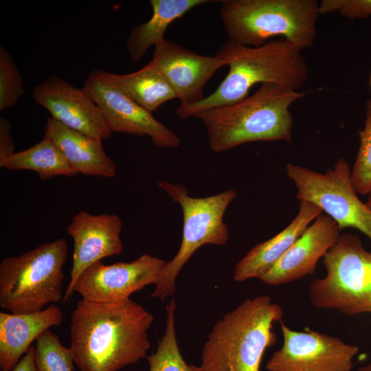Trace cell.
<instances>
[{"mask_svg": "<svg viewBox=\"0 0 371 371\" xmlns=\"http://www.w3.org/2000/svg\"><path fill=\"white\" fill-rule=\"evenodd\" d=\"M154 317L131 298L79 300L71 316V346L80 371H117L147 357Z\"/></svg>", "mask_w": 371, "mask_h": 371, "instance_id": "1", "label": "cell"}, {"mask_svg": "<svg viewBox=\"0 0 371 371\" xmlns=\"http://www.w3.org/2000/svg\"><path fill=\"white\" fill-rule=\"evenodd\" d=\"M215 55L229 67L217 89L203 100L176 109L178 117L187 120L204 111L234 104L247 97L258 83H273L300 90L308 76L302 50L284 38L267 41L259 47L227 40Z\"/></svg>", "mask_w": 371, "mask_h": 371, "instance_id": "2", "label": "cell"}, {"mask_svg": "<svg viewBox=\"0 0 371 371\" xmlns=\"http://www.w3.org/2000/svg\"><path fill=\"white\" fill-rule=\"evenodd\" d=\"M306 91L262 84L251 96L196 114L205 126L211 150L222 153L253 142H292L291 105Z\"/></svg>", "mask_w": 371, "mask_h": 371, "instance_id": "3", "label": "cell"}, {"mask_svg": "<svg viewBox=\"0 0 371 371\" xmlns=\"http://www.w3.org/2000/svg\"><path fill=\"white\" fill-rule=\"evenodd\" d=\"M283 313L269 295H260L225 314L207 337L202 371H260L265 352L277 341L273 324Z\"/></svg>", "mask_w": 371, "mask_h": 371, "instance_id": "4", "label": "cell"}, {"mask_svg": "<svg viewBox=\"0 0 371 371\" xmlns=\"http://www.w3.org/2000/svg\"><path fill=\"white\" fill-rule=\"evenodd\" d=\"M221 16L230 39L259 47L282 36L300 50L316 37L319 5L315 0H223Z\"/></svg>", "mask_w": 371, "mask_h": 371, "instance_id": "5", "label": "cell"}, {"mask_svg": "<svg viewBox=\"0 0 371 371\" xmlns=\"http://www.w3.org/2000/svg\"><path fill=\"white\" fill-rule=\"evenodd\" d=\"M68 254L64 238L40 245L0 263V306L13 314L41 311L63 297V267Z\"/></svg>", "mask_w": 371, "mask_h": 371, "instance_id": "6", "label": "cell"}, {"mask_svg": "<svg viewBox=\"0 0 371 371\" xmlns=\"http://www.w3.org/2000/svg\"><path fill=\"white\" fill-rule=\"evenodd\" d=\"M157 186L178 203L183 213V234L179 251L166 262L157 276L155 288L150 297L164 300L176 292L177 277L192 254L205 244L225 245L229 231L223 218L226 210L236 196L234 190L227 189L215 195L193 197L181 184L161 181Z\"/></svg>", "mask_w": 371, "mask_h": 371, "instance_id": "7", "label": "cell"}, {"mask_svg": "<svg viewBox=\"0 0 371 371\" xmlns=\"http://www.w3.org/2000/svg\"><path fill=\"white\" fill-rule=\"evenodd\" d=\"M326 273L308 289L311 304L346 315L371 313V253L359 236L340 234L324 256Z\"/></svg>", "mask_w": 371, "mask_h": 371, "instance_id": "8", "label": "cell"}, {"mask_svg": "<svg viewBox=\"0 0 371 371\" xmlns=\"http://www.w3.org/2000/svg\"><path fill=\"white\" fill-rule=\"evenodd\" d=\"M285 168L297 188L298 201L315 204L337 223L339 230L356 229L371 243V210L357 196L350 181L349 164L343 157L324 173L293 164H286Z\"/></svg>", "mask_w": 371, "mask_h": 371, "instance_id": "9", "label": "cell"}, {"mask_svg": "<svg viewBox=\"0 0 371 371\" xmlns=\"http://www.w3.org/2000/svg\"><path fill=\"white\" fill-rule=\"evenodd\" d=\"M281 348L266 364L268 371H350L359 349L341 339L306 328L294 330L280 321Z\"/></svg>", "mask_w": 371, "mask_h": 371, "instance_id": "10", "label": "cell"}, {"mask_svg": "<svg viewBox=\"0 0 371 371\" xmlns=\"http://www.w3.org/2000/svg\"><path fill=\"white\" fill-rule=\"evenodd\" d=\"M82 89L101 109L112 133L147 135L158 147L180 146L181 140L175 133L126 94L104 82L95 71L85 80Z\"/></svg>", "mask_w": 371, "mask_h": 371, "instance_id": "11", "label": "cell"}, {"mask_svg": "<svg viewBox=\"0 0 371 371\" xmlns=\"http://www.w3.org/2000/svg\"><path fill=\"white\" fill-rule=\"evenodd\" d=\"M166 261L144 254L129 262L104 265L98 261L86 269L78 278L74 293L82 299L97 303L117 302L144 286L155 284Z\"/></svg>", "mask_w": 371, "mask_h": 371, "instance_id": "12", "label": "cell"}, {"mask_svg": "<svg viewBox=\"0 0 371 371\" xmlns=\"http://www.w3.org/2000/svg\"><path fill=\"white\" fill-rule=\"evenodd\" d=\"M32 98L52 117L71 129L102 140L112 135L101 109L82 88L58 76H50L36 86Z\"/></svg>", "mask_w": 371, "mask_h": 371, "instance_id": "13", "label": "cell"}, {"mask_svg": "<svg viewBox=\"0 0 371 371\" xmlns=\"http://www.w3.org/2000/svg\"><path fill=\"white\" fill-rule=\"evenodd\" d=\"M122 220L115 214L93 215L80 211L74 216L67 227L74 240V250L70 281L63 295L65 302L72 296L75 284L86 269L122 252Z\"/></svg>", "mask_w": 371, "mask_h": 371, "instance_id": "14", "label": "cell"}, {"mask_svg": "<svg viewBox=\"0 0 371 371\" xmlns=\"http://www.w3.org/2000/svg\"><path fill=\"white\" fill-rule=\"evenodd\" d=\"M150 63L164 76L181 105L203 100L205 84L226 65L216 55H201L165 38L155 46Z\"/></svg>", "mask_w": 371, "mask_h": 371, "instance_id": "15", "label": "cell"}, {"mask_svg": "<svg viewBox=\"0 0 371 371\" xmlns=\"http://www.w3.org/2000/svg\"><path fill=\"white\" fill-rule=\"evenodd\" d=\"M339 231L330 216L321 214L260 280L278 286L313 274L319 259L336 243Z\"/></svg>", "mask_w": 371, "mask_h": 371, "instance_id": "16", "label": "cell"}, {"mask_svg": "<svg viewBox=\"0 0 371 371\" xmlns=\"http://www.w3.org/2000/svg\"><path fill=\"white\" fill-rule=\"evenodd\" d=\"M321 214L322 210L315 204L300 201L297 214L287 227L253 247L236 265L234 280L240 282L251 278L260 279Z\"/></svg>", "mask_w": 371, "mask_h": 371, "instance_id": "17", "label": "cell"}, {"mask_svg": "<svg viewBox=\"0 0 371 371\" xmlns=\"http://www.w3.org/2000/svg\"><path fill=\"white\" fill-rule=\"evenodd\" d=\"M63 313L52 304L28 314L0 313V367L12 371L28 351L33 341L52 326L60 325Z\"/></svg>", "mask_w": 371, "mask_h": 371, "instance_id": "18", "label": "cell"}, {"mask_svg": "<svg viewBox=\"0 0 371 371\" xmlns=\"http://www.w3.org/2000/svg\"><path fill=\"white\" fill-rule=\"evenodd\" d=\"M44 131L77 174L109 178L116 176V166L106 154L102 139L71 129L52 117L47 118Z\"/></svg>", "mask_w": 371, "mask_h": 371, "instance_id": "19", "label": "cell"}, {"mask_svg": "<svg viewBox=\"0 0 371 371\" xmlns=\"http://www.w3.org/2000/svg\"><path fill=\"white\" fill-rule=\"evenodd\" d=\"M94 71L104 82L150 113L164 103L177 98L164 76L150 62L138 71L126 74H111L102 69Z\"/></svg>", "mask_w": 371, "mask_h": 371, "instance_id": "20", "label": "cell"}, {"mask_svg": "<svg viewBox=\"0 0 371 371\" xmlns=\"http://www.w3.org/2000/svg\"><path fill=\"white\" fill-rule=\"evenodd\" d=\"M207 0H150L153 14L150 19L131 30L126 48L135 61L140 60L148 49L164 39L168 26L195 7Z\"/></svg>", "mask_w": 371, "mask_h": 371, "instance_id": "21", "label": "cell"}, {"mask_svg": "<svg viewBox=\"0 0 371 371\" xmlns=\"http://www.w3.org/2000/svg\"><path fill=\"white\" fill-rule=\"evenodd\" d=\"M0 167L15 170H32L43 180L59 175L73 177L78 175L56 144L45 135L33 146L15 152L0 161Z\"/></svg>", "mask_w": 371, "mask_h": 371, "instance_id": "22", "label": "cell"}, {"mask_svg": "<svg viewBox=\"0 0 371 371\" xmlns=\"http://www.w3.org/2000/svg\"><path fill=\"white\" fill-rule=\"evenodd\" d=\"M176 302L172 299L166 305V327L164 337L158 342L156 351L146 358L149 371H202L200 366L188 364L179 350L175 326Z\"/></svg>", "mask_w": 371, "mask_h": 371, "instance_id": "23", "label": "cell"}, {"mask_svg": "<svg viewBox=\"0 0 371 371\" xmlns=\"http://www.w3.org/2000/svg\"><path fill=\"white\" fill-rule=\"evenodd\" d=\"M34 357L37 371H74L75 369L70 347H65L50 328L36 340Z\"/></svg>", "mask_w": 371, "mask_h": 371, "instance_id": "24", "label": "cell"}, {"mask_svg": "<svg viewBox=\"0 0 371 371\" xmlns=\"http://www.w3.org/2000/svg\"><path fill=\"white\" fill-rule=\"evenodd\" d=\"M360 144L350 181L357 194H371V98L366 102L364 127L359 131Z\"/></svg>", "mask_w": 371, "mask_h": 371, "instance_id": "25", "label": "cell"}, {"mask_svg": "<svg viewBox=\"0 0 371 371\" xmlns=\"http://www.w3.org/2000/svg\"><path fill=\"white\" fill-rule=\"evenodd\" d=\"M23 76L9 52L0 47V110L12 107L23 95Z\"/></svg>", "mask_w": 371, "mask_h": 371, "instance_id": "26", "label": "cell"}, {"mask_svg": "<svg viewBox=\"0 0 371 371\" xmlns=\"http://www.w3.org/2000/svg\"><path fill=\"white\" fill-rule=\"evenodd\" d=\"M319 5L320 14L335 11L352 20L371 16V0H322Z\"/></svg>", "mask_w": 371, "mask_h": 371, "instance_id": "27", "label": "cell"}, {"mask_svg": "<svg viewBox=\"0 0 371 371\" xmlns=\"http://www.w3.org/2000/svg\"><path fill=\"white\" fill-rule=\"evenodd\" d=\"M14 153L10 124L5 118L0 117V161Z\"/></svg>", "mask_w": 371, "mask_h": 371, "instance_id": "28", "label": "cell"}, {"mask_svg": "<svg viewBox=\"0 0 371 371\" xmlns=\"http://www.w3.org/2000/svg\"><path fill=\"white\" fill-rule=\"evenodd\" d=\"M12 371H37L34 357V346H31Z\"/></svg>", "mask_w": 371, "mask_h": 371, "instance_id": "29", "label": "cell"}, {"mask_svg": "<svg viewBox=\"0 0 371 371\" xmlns=\"http://www.w3.org/2000/svg\"><path fill=\"white\" fill-rule=\"evenodd\" d=\"M357 371H371V363L359 368Z\"/></svg>", "mask_w": 371, "mask_h": 371, "instance_id": "30", "label": "cell"}, {"mask_svg": "<svg viewBox=\"0 0 371 371\" xmlns=\"http://www.w3.org/2000/svg\"><path fill=\"white\" fill-rule=\"evenodd\" d=\"M366 204L371 210V194L368 201L366 202Z\"/></svg>", "mask_w": 371, "mask_h": 371, "instance_id": "31", "label": "cell"}, {"mask_svg": "<svg viewBox=\"0 0 371 371\" xmlns=\"http://www.w3.org/2000/svg\"><path fill=\"white\" fill-rule=\"evenodd\" d=\"M370 87H371V76H370Z\"/></svg>", "mask_w": 371, "mask_h": 371, "instance_id": "32", "label": "cell"}]
</instances>
